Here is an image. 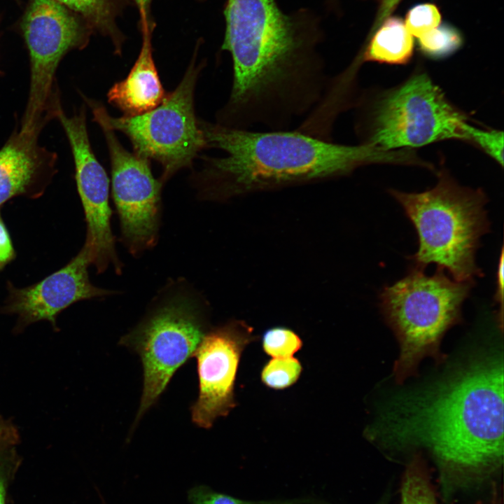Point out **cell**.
Wrapping results in <instances>:
<instances>
[{"instance_id": "1", "label": "cell", "mask_w": 504, "mask_h": 504, "mask_svg": "<svg viewBox=\"0 0 504 504\" xmlns=\"http://www.w3.org/2000/svg\"><path fill=\"white\" fill-rule=\"evenodd\" d=\"M223 13L221 49L232 58V84L217 122L291 130L316 108L330 79L318 50V18L305 9L286 14L276 0H227Z\"/></svg>"}, {"instance_id": "2", "label": "cell", "mask_w": 504, "mask_h": 504, "mask_svg": "<svg viewBox=\"0 0 504 504\" xmlns=\"http://www.w3.org/2000/svg\"><path fill=\"white\" fill-rule=\"evenodd\" d=\"M366 433L386 447H426L448 493L482 482L503 461L502 358L477 357L434 384L399 396Z\"/></svg>"}, {"instance_id": "3", "label": "cell", "mask_w": 504, "mask_h": 504, "mask_svg": "<svg viewBox=\"0 0 504 504\" xmlns=\"http://www.w3.org/2000/svg\"><path fill=\"white\" fill-rule=\"evenodd\" d=\"M206 148L221 150L204 158L197 177L202 198L227 196L346 175L370 163H398L400 153L371 143L339 144L287 130H240L200 120Z\"/></svg>"}, {"instance_id": "4", "label": "cell", "mask_w": 504, "mask_h": 504, "mask_svg": "<svg viewBox=\"0 0 504 504\" xmlns=\"http://www.w3.org/2000/svg\"><path fill=\"white\" fill-rule=\"evenodd\" d=\"M389 192L416 230L419 248L411 257L416 267L424 270L435 263L457 281L474 282L482 275L475 254L490 225L484 208L487 198L482 190L461 186L442 171L430 190Z\"/></svg>"}, {"instance_id": "5", "label": "cell", "mask_w": 504, "mask_h": 504, "mask_svg": "<svg viewBox=\"0 0 504 504\" xmlns=\"http://www.w3.org/2000/svg\"><path fill=\"white\" fill-rule=\"evenodd\" d=\"M207 332L202 298L184 279L157 293L142 320L120 344L141 360L144 384L134 425L158 401L176 370L193 355Z\"/></svg>"}, {"instance_id": "6", "label": "cell", "mask_w": 504, "mask_h": 504, "mask_svg": "<svg viewBox=\"0 0 504 504\" xmlns=\"http://www.w3.org/2000/svg\"><path fill=\"white\" fill-rule=\"evenodd\" d=\"M473 284L451 279L441 268L428 276L414 267L404 278L383 288L382 311L400 344L393 367L398 383L414 374L424 357L438 358L440 342L461 319V305Z\"/></svg>"}, {"instance_id": "7", "label": "cell", "mask_w": 504, "mask_h": 504, "mask_svg": "<svg viewBox=\"0 0 504 504\" xmlns=\"http://www.w3.org/2000/svg\"><path fill=\"white\" fill-rule=\"evenodd\" d=\"M200 66L192 62L176 89L155 108L134 116L113 117L100 104L88 101L94 120L100 125L125 134L135 153L159 162L164 184L180 169L190 167L206 148L194 108V93Z\"/></svg>"}, {"instance_id": "8", "label": "cell", "mask_w": 504, "mask_h": 504, "mask_svg": "<svg viewBox=\"0 0 504 504\" xmlns=\"http://www.w3.org/2000/svg\"><path fill=\"white\" fill-rule=\"evenodd\" d=\"M467 120L426 74H416L378 102L368 142L394 150L448 139L466 141Z\"/></svg>"}, {"instance_id": "9", "label": "cell", "mask_w": 504, "mask_h": 504, "mask_svg": "<svg viewBox=\"0 0 504 504\" xmlns=\"http://www.w3.org/2000/svg\"><path fill=\"white\" fill-rule=\"evenodd\" d=\"M22 29L30 57L31 80L20 132L38 134L58 64L68 51L85 44L90 28L56 0H30Z\"/></svg>"}, {"instance_id": "10", "label": "cell", "mask_w": 504, "mask_h": 504, "mask_svg": "<svg viewBox=\"0 0 504 504\" xmlns=\"http://www.w3.org/2000/svg\"><path fill=\"white\" fill-rule=\"evenodd\" d=\"M111 160L112 196L118 215L121 241L139 257L158 240L162 216V188L148 160L125 149L114 131L101 127Z\"/></svg>"}, {"instance_id": "11", "label": "cell", "mask_w": 504, "mask_h": 504, "mask_svg": "<svg viewBox=\"0 0 504 504\" xmlns=\"http://www.w3.org/2000/svg\"><path fill=\"white\" fill-rule=\"evenodd\" d=\"M59 118L70 144L75 164V178L87 225L85 244L88 246L97 273L110 265L116 274L122 265L117 254L115 237L111 227L109 179L92 149L83 110L74 116H66L58 109Z\"/></svg>"}, {"instance_id": "12", "label": "cell", "mask_w": 504, "mask_h": 504, "mask_svg": "<svg viewBox=\"0 0 504 504\" xmlns=\"http://www.w3.org/2000/svg\"><path fill=\"white\" fill-rule=\"evenodd\" d=\"M253 329L232 321L207 330L193 357L197 359L199 393L190 408L192 422L210 428L236 407L234 385L241 355L255 340Z\"/></svg>"}, {"instance_id": "13", "label": "cell", "mask_w": 504, "mask_h": 504, "mask_svg": "<svg viewBox=\"0 0 504 504\" xmlns=\"http://www.w3.org/2000/svg\"><path fill=\"white\" fill-rule=\"evenodd\" d=\"M90 265V251L84 244L65 266L41 281L20 288L8 282V296L3 309L18 316L20 329L40 321H48L56 328L57 316L71 304L117 293L91 283L88 274Z\"/></svg>"}, {"instance_id": "14", "label": "cell", "mask_w": 504, "mask_h": 504, "mask_svg": "<svg viewBox=\"0 0 504 504\" xmlns=\"http://www.w3.org/2000/svg\"><path fill=\"white\" fill-rule=\"evenodd\" d=\"M142 45L138 58L127 76L108 90L109 103L134 116L158 106L166 96L153 57L151 33L147 13L140 12Z\"/></svg>"}, {"instance_id": "15", "label": "cell", "mask_w": 504, "mask_h": 504, "mask_svg": "<svg viewBox=\"0 0 504 504\" xmlns=\"http://www.w3.org/2000/svg\"><path fill=\"white\" fill-rule=\"evenodd\" d=\"M36 136L19 132L0 150V207L14 197L29 194L37 182L41 155Z\"/></svg>"}, {"instance_id": "16", "label": "cell", "mask_w": 504, "mask_h": 504, "mask_svg": "<svg viewBox=\"0 0 504 504\" xmlns=\"http://www.w3.org/2000/svg\"><path fill=\"white\" fill-rule=\"evenodd\" d=\"M413 36L399 17L389 16L368 35L366 43L352 65L360 62L404 64L414 52Z\"/></svg>"}, {"instance_id": "17", "label": "cell", "mask_w": 504, "mask_h": 504, "mask_svg": "<svg viewBox=\"0 0 504 504\" xmlns=\"http://www.w3.org/2000/svg\"><path fill=\"white\" fill-rule=\"evenodd\" d=\"M78 15L90 29L111 38L117 53L121 51L122 34L115 24L118 0H56Z\"/></svg>"}, {"instance_id": "18", "label": "cell", "mask_w": 504, "mask_h": 504, "mask_svg": "<svg viewBox=\"0 0 504 504\" xmlns=\"http://www.w3.org/2000/svg\"><path fill=\"white\" fill-rule=\"evenodd\" d=\"M400 504H439L424 461L419 454L413 456L405 470Z\"/></svg>"}, {"instance_id": "19", "label": "cell", "mask_w": 504, "mask_h": 504, "mask_svg": "<svg viewBox=\"0 0 504 504\" xmlns=\"http://www.w3.org/2000/svg\"><path fill=\"white\" fill-rule=\"evenodd\" d=\"M463 43L461 31L449 23L440 24L418 38L419 48L427 57L440 59L456 52Z\"/></svg>"}, {"instance_id": "20", "label": "cell", "mask_w": 504, "mask_h": 504, "mask_svg": "<svg viewBox=\"0 0 504 504\" xmlns=\"http://www.w3.org/2000/svg\"><path fill=\"white\" fill-rule=\"evenodd\" d=\"M302 372L300 361L295 358H272L260 372L262 384L274 390L287 388L299 379Z\"/></svg>"}, {"instance_id": "21", "label": "cell", "mask_w": 504, "mask_h": 504, "mask_svg": "<svg viewBox=\"0 0 504 504\" xmlns=\"http://www.w3.org/2000/svg\"><path fill=\"white\" fill-rule=\"evenodd\" d=\"M188 498L190 504H328L323 501L311 498L246 500L215 491L204 485L190 489L188 493Z\"/></svg>"}, {"instance_id": "22", "label": "cell", "mask_w": 504, "mask_h": 504, "mask_svg": "<svg viewBox=\"0 0 504 504\" xmlns=\"http://www.w3.org/2000/svg\"><path fill=\"white\" fill-rule=\"evenodd\" d=\"M300 336L290 328L273 327L266 330L262 336L264 352L272 358L292 357L302 346Z\"/></svg>"}, {"instance_id": "23", "label": "cell", "mask_w": 504, "mask_h": 504, "mask_svg": "<svg viewBox=\"0 0 504 504\" xmlns=\"http://www.w3.org/2000/svg\"><path fill=\"white\" fill-rule=\"evenodd\" d=\"M439 8L433 3H421L409 9L405 24L410 33L416 38L437 27L441 22Z\"/></svg>"}, {"instance_id": "24", "label": "cell", "mask_w": 504, "mask_h": 504, "mask_svg": "<svg viewBox=\"0 0 504 504\" xmlns=\"http://www.w3.org/2000/svg\"><path fill=\"white\" fill-rule=\"evenodd\" d=\"M466 141L479 146L483 151L503 165V132L496 130H484L468 122L465 126Z\"/></svg>"}, {"instance_id": "25", "label": "cell", "mask_w": 504, "mask_h": 504, "mask_svg": "<svg viewBox=\"0 0 504 504\" xmlns=\"http://www.w3.org/2000/svg\"><path fill=\"white\" fill-rule=\"evenodd\" d=\"M15 447L0 450V504H6L8 490L21 465Z\"/></svg>"}, {"instance_id": "26", "label": "cell", "mask_w": 504, "mask_h": 504, "mask_svg": "<svg viewBox=\"0 0 504 504\" xmlns=\"http://www.w3.org/2000/svg\"><path fill=\"white\" fill-rule=\"evenodd\" d=\"M15 251L0 211V272L14 258Z\"/></svg>"}, {"instance_id": "27", "label": "cell", "mask_w": 504, "mask_h": 504, "mask_svg": "<svg viewBox=\"0 0 504 504\" xmlns=\"http://www.w3.org/2000/svg\"><path fill=\"white\" fill-rule=\"evenodd\" d=\"M18 441L19 435L15 426L0 415V450L15 447Z\"/></svg>"}, {"instance_id": "28", "label": "cell", "mask_w": 504, "mask_h": 504, "mask_svg": "<svg viewBox=\"0 0 504 504\" xmlns=\"http://www.w3.org/2000/svg\"><path fill=\"white\" fill-rule=\"evenodd\" d=\"M402 0H382L374 23L370 29V34L375 31L379 25L396 10Z\"/></svg>"}, {"instance_id": "29", "label": "cell", "mask_w": 504, "mask_h": 504, "mask_svg": "<svg viewBox=\"0 0 504 504\" xmlns=\"http://www.w3.org/2000/svg\"><path fill=\"white\" fill-rule=\"evenodd\" d=\"M495 300L500 306V312L498 314V321H500L501 328L503 326V251L501 250L500 256L498 264V270L496 274V290L495 294Z\"/></svg>"}, {"instance_id": "30", "label": "cell", "mask_w": 504, "mask_h": 504, "mask_svg": "<svg viewBox=\"0 0 504 504\" xmlns=\"http://www.w3.org/2000/svg\"><path fill=\"white\" fill-rule=\"evenodd\" d=\"M137 5L139 11H148V7L151 0H132Z\"/></svg>"}, {"instance_id": "31", "label": "cell", "mask_w": 504, "mask_h": 504, "mask_svg": "<svg viewBox=\"0 0 504 504\" xmlns=\"http://www.w3.org/2000/svg\"><path fill=\"white\" fill-rule=\"evenodd\" d=\"M337 1V0H327V1L328 2L330 6H335Z\"/></svg>"}, {"instance_id": "32", "label": "cell", "mask_w": 504, "mask_h": 504, "mask_svg": "<svg viewBox=\"0 0 504 504\" xmlns=\"http://www.w3.org/2000/svg\"><path fill=\"white\" fill-rule=\"evenodd\" d=\"M377 504H387L386 498H384L383 500H380Z\"/></svg>"}]
</instances>
